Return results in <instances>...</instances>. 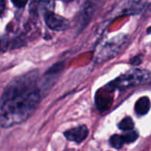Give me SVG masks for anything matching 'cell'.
Wrapping results in <instances>:
<instances>
[{"label": "cell", "mask_w": 151, "mask_h": 151, "mask_svg": "<svg viewBox=\"0 0 151 151\" xmlns=\"http://www.w3.org/2000/svg\"><path fill=\"white\" fill-rule=\"evenodd\" d=\"M46 25L52 30H65L69 27V22L66 18L55 14L53 12H48L45 14Z\"/></svg>", "instance_id": "cell-5"}, {"label": "cell", "mask_w": 151, "mask_h": 151, "mask_svg": "<svg viewBox=\"0 0 151 151\" xmlns=\"http://www.w3.org/2000/svg\"><path fill=\"white\" fill-rule=\"evenodd\" d=\"M109 143H110V145H111L113 147L119 149L120 147H123V145H124V137H123V136L115 134V135H113V136L110 138Z\"/></svg>", "instance_id": "cell-10"}, {"label": "cell", "mask_w": 151, "mask_h": 151, "mask_svg": "<svg viewBox=\"0 0 151 151\" xmlns=\"http://www.w3.org/2000/svg\"><path fill=\"white\" fill-rule=\"evenodd\" d=\"M124 142L125 143H132L133 141H135L138 138V132H134V131H127V132L123 135Z\"/></svg>", "instance_id": "cell-11"}, {"label": "cell", "mask_w": 151, "mask_h": 151, "mask_svg": "<svg viewBox=\"0 0 151 151\" xmlns=\"http://www.w3.org/2000/svg\"><path fill=\"white\" fill-rule=\"evenodd\" d=\"M38 8L45 14L48 12H52L54 8V1L53 0H40Z\"/></svg>", "instance_id": "cell-8"}, {"label": "cell", "mask_w": 151, "mask_h": 151, "mask_svg": "<svg viewBox=\"0 0 151 151\" xmlns=\"http://www.w3.org/2000/svg\"><path fill=\"white\" fill-rule=\"evenodd\" d=\"M62 1H66V2H70L72 0H62Z\"/></svg>", "instance_id": "cell-15"}, {"label": "cell", "mask_w": 151, "mask_h": 151, "mask_svg": "<svg viewBox=\"0 0 151 151\" xmlns=\"http://www.w3.org/2000/svg\"><path fill=\"white\" fill-rule=\"evenodd\" d=\"M147 0H122L116 9V14H135L141 12Z\"/></svg>", "instance_id": "cell-4"}, {"label": "cell", "mask_w": 151, "mask_h": 151, "mask_svg": "<svg viewBox=\"0 0 151 151\" xmlns=\"http://www.w3.org/2000/svg\"><path fill=\"white\" fill-rule=\"evenodd\" d=\"M140 62H141V60H140V58H139V56L133 57V58L131 60V63H132V65H139Z\"/></svg>", "instance_id": "cell-14"}, {"label": "cell", "mask_w": 151, "mask_h": 151, "mask_svg": "<svg viewBox=\"0 0 151 151\" xmlns=\"http://www.w3.org/2000/svg\"><path fill=\"white\" fill-rule=\"evenodd\" d=\"M12 2L13 4L18 7V8H22L26 6L27 2H28V0H12Z\"/></svg>", "instance_id": "cell-12"}, {"label": "cell", "mask_w": 151, "mask_h": 151, "mask_svg": "<svg viewBox=\"0 0 151 151\" xmlns=\"http://www.w3.org/2000/svg\"><path fill=\"white\" fill-rule=\"evenodd\" d=\"M6 8V0H0V15H2Z\"/></svg>", "instance_id": "cell-13"}, {"label": "cell", "mask_w": 151, "mask_h": 151, "mask_svg": "<svg viewBox=\"0 0 151 151\" xmlns=\"http://www.w3.org/2000/svg\"><path fill=\"white\" fill-rule=\"evenodd\" d=\"M150 79V75L141 69H131L121 77L117 78L109 86L119 90H126L128 88L147 83Z\"/></svg>", "instance_id": "cell-3"}, {"label": "cell", "mask_w": 151, "mask_h": 151, "mask_svg": "<svg viewBox=\"0 0 151 151\" xmlns=\"http://www.w3.org/2000/svg\"><path fill=\"white\" fill-rule=\"evenodd\" d=\"M128 42V37L124 35L112 37L99 49L95 56V61L97 63H102L116 57L127 46Z\"/></svg>", "instance_id": "cell-2"}, {"label": "cell", "mask_w": 151, "mask_h": 151, "mask_svg": "<svg viewBox=\"0 0 151 151\" xmlns=\"http://www.w3.org/2000/svg\"><path fill=\"white\" fill-rule=\"evenodd\" d=\"M134 123L131 117H125L124 118L119 124H118V128L123 131H130L133 128Z\"/></svg>", "instance_id": "cell-9"}, {"label": "cell", "mask_w": 151, "mask_h": 151, "mask_svg": "<svg viewBox=\"0 0 151 151\" xmlns=\"http://www.w3.org/2000/svg\"><path fill=\"white\" fill-rule=\"evenodd\" d=\"M40 92L32 89L0 98V127L8 128L26 121L40 102Z\"/></svg>", "instance_id": "cell-1"}, {"label": "cell", "mask_w": 151, "mask_h": 151, "mask_svg": "<svg viewBox=\"0 0 151 151\" xmlns=\"http://www.w3.org/2000/svg\"><path fill=\"white\" fill-rule=\"evenodd\" d=\"M150 109V101L147 97L139 98L135 104V111L138 115H146Z\"/></svg>", "instance_id": "cell-7"}, {"label": "cell", "mask_w": 151, "mask_h": 151, "mask_svg": "<svg viewBox=\"0 0 151 151\" xmlns=\"http://www.w3.org/2000/svg\"><path fill=\"white\" fill-rule=\"evenodd\" d=\"M148 32H151V30H148Z\"/></svg>", "instance_id": "cell-16"}, {"label": "cell", "mask_w": 151, "mask_h": 151, "mask_svg": "<svg viewBox=\"0 0 151 151\" xmlns=\"http://www.w3.org/2000/svg\"><path fill=\"white\" fill-rule=\"evenodd\" d=\"M88 135V129L86 125H80L76 128H72L64 132V136L71 141L82 142Z\"/></svg>", "instance_id": "cell-6"}]
</instances>
